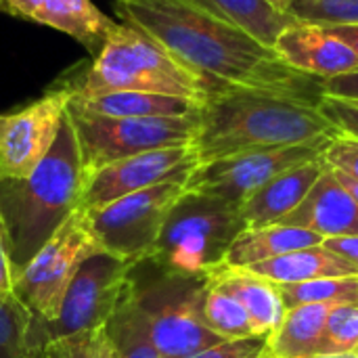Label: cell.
Wrapping results in <instances>:
<instances>
[{
	"mask_svg": "<svg viewBox=\"0 0 358 358\" xmlns=\"http://www.w3.org/2000/svg\"><path fill=\"white\" fill-rule=\"evenodd\" d=\"M243 229L248 224L237 203L185 189L147 258L170 273L210 275L224 266V258Z\"/></svg>",
	"mask_w": 358,
	"mask_h": 358,
	"instance_id": "8992f818",
	"label": "cell"
},
{
	"mask_svg": "<svg viewBox=\"0 0 358 358\" xmlns=\"http://www.w3.org/2000/svg\"><path fill=\"white\" fill-rule=\"evenodd\" d=\"M13 285H15V268L10 260V239L6 224L0 216V294L13 296Z\"/></svg>",
	"mask_w": 358,
	"mask_h": 358,
	"instance_id": "e575fe53",
	"label": "cell"
},
{
	"mask_svg": "<svg viewBox=\"0 0 358 358\" xmlns=\"http://www.w3.org/2000/svg\"><path fill=\"white\" fill-rule=\"evenodd\" d=\"M271 6H275L277 10H281V13H287L289 15V2L292 0H266Z\"/></svg>",
	"mask_w": 358,
	"mask_h": 358,
	"instance_id": "f35d334b",
	"label": "cell"
},
{
	"mask_svg": "<svg viewBox=\"0 0 358 358\" xmlns=\"http://www.w3.org/2000/svg\"><path fill=\"white\" fill-rule=\"evenodd\" d=\"M323 245L358 268V235L357 237H329L323 241Z\"/></svg>",
	"mask_w": 358,
	"mask_h": 358,
	"instance_id": "d590c367",
	"label": "cell"
},
{
	"mask_svg": "<svg viewBox=\"0 0 358 358\" xmlns=\"http://www.w3.org/2000/svg\"><path fill=\"white\" fill-rule=\"evenodd\" d=\"M197 166L199 162L191 145L155 149V151L117 159L86 176L80 210L101 208L124 195L162 182H172V180L187 182Z\"/></svg>",
	"mask_w": 358,
	"mask_h": 358,
	"instance_id": "4fadbf2b",
	"label": "cell"
},
{
	"mask_svg": "<svg viewBox=\"0 0 358 358\" xmlns=\"http://www.w3.org/2000/svg\"><path fill=\"white\" fill-rule=\"evenodd\" d=\"M334 304H306L285 313L283 323L268 336L262 358H308L321 355L325 323Z\"/></svg>",
	"mask_w": 358,
	"mask_h": 358,
	"instance_id": "7402d4cb",
	"label": "cell"
},
{
	"mask_svg": "<svg viewBox=\"0 0 358 358\" xmlns=\"http://www.w3.org/2000/svg\"><path fill=\"white\" fill-rule=\"evenodd\" d=\"M120 21L166 46L180 63L216 86H245L319 107L323 80L287 65L275 48L191 0H115Z\"/></svg>",
	"mask_w": 358,
	"mask_h": 358,
	"instance_id": "6da1fadb",
	"label": "cell"
},
{
	"mask_svg": "<svg viewBox=\"0 0 358 358\" xmlns=\"http://www.w3.org/2000/svg\"><path fill=\"white\" fill-rule=\"evenodd\" d=\"M203 315L208 327L222 340H241V338L260 336L248 310L235 298L212 287V283L206 298Z\"/></svg>",
	"mask_w": 358,
	"mask_h": 358,
	"instance_id": "484cf974",
	"label": "cell"
},
{
	"mask_svg": "<svg viewBox=\"0 0 358 358\" xmlns=\"http://www.w3.org/2000/svg\"><path fill=\"white\" fill-rule=\"evenodd\" d=\"M331 36L346 42L358 55V25H323Z\"/></svg>",
	"mask_w": 358,
	"mask_h": 358,
	"instance_id": "8d00e7d4",
	"label": "cell"
},
{
	"mask_svg": "<svg viewBox=\"0 0 358 358\" xmlns=\"http://www.w3.org/2000/svg\"><path fill=\"white\" fill-rule=\"evenodd\" d=\"M86 216L73 212L42 250L15 275L13 296L34 321L50 323L59 317L65 294L88 256L99 252Z\"/></svg>",
	"mask_w": 358,
	"mask_h": 358,
	"instance_id": "ba28073f",
	"label": "cell"
},
{
	"mask_svg": "<svg viewBox=\"0 0 358 358\" xmlns=\"http://www.w3.org/2000/svg\"><path fill=\"white\" fill-rule=\"evenodd\" d=\"M336 172V176H338V180L346 187V191L355 197V201L358 203V180L355 178H350V176H346V174H342V172H338V170H334Z\"/></svg>",
	"mask_w": 358,
	"mask_h": 358,
	"instance_id": "74e56055",
	"label": "cell"
},
{
	"mask_svg": "<svg viewBox=\"0 0 358 358\" xmlns=\"http://www.w3.org/2000/svg\"><path fill=\"white\" fill-rule=\"evenodd\" d=\"M69 107L105 117H159V115H195L201 103L185 96L157 92H107L99 96H69Z\"/></svg>",
	"mask_w": 358,
	"mask_h": 358,
	"instance_id": "ffe728a7",
	"label": "cell"
},
{
	"mask_svg": "<svg viewBox=\"0 0 358 358\" xmlns=\"http://www.w3.org/2000/svg\"><path fill=\"white\" fill-rule=\"evenodd\" d=\"M208 13L241 27L266 46H275L279 34L296 23L287 13L277 10L266 0H191Z\"/></svg>",
	"mask_w": 358,
	"mask_h": 358,
	"instance_id": "cb8c5ba5",
	"label": "cell"
},
{
	"mask_svg": "<svg viewBox=\"0 0 358 358\" xmlns=\"http://www.w3.org/2000/svg\"><path fill=\"white\" fill-rule=\"evenodd\" d=\"M340 136L319 107L245 86H216L199 107L191 143L197 162L208 164L250 149L289 147Z\"/></svg>",
	"mask_w": 358,
	"mask_h": 358,
	"instance_id": "7a4b0ae2",
	"label": "cell"
},
{
	"mask_svg": "<svg viewBox=\"0 0 358 358\" xmlns=\"http://www.w3.org/2000/svg\"><path fill=\"white\" fill-rule=\"evenodd\" d=\"M325 168V157H317L313 162L285 170L266 185H262L239 206L245 224L250 229H258L281 222L304 201V197L310 193Z\"/></svg>",
	"mask_w": 358,
	"mask_h": 358,
	"instance_id": "e0dca14e",
	"label": "cell"
},
{
	"mask_svg": "<svg viewBox=\"0 0 358 358\" xmlns=\"http://www.w3.org/2000/svg\"><path fill=\"white\" fill-rule=\"evenodd\" d=\"M86 176L94 170L138 153L191 145L199 113L195 115H159V117H105L84 113L67 105Z\"/></svg>",
	"mask_w": 358,
	"mask_h": 358,
	"instance_id": "52a82bcc",
	"label": "cell"
},
{
	"mask_svg": "<svg viewBox=\"0 0 358 358\" xmlns=\"http://www.w3.org/2000/svg\"><path fill=\"white\" fill-rule=\"evenodd\" d=\"M0 13L42 23L80 42L92 59L115 25L92 0H0Z\"/></svg>",
	"mask_w": 358,
	"mask_h": 358,
	"instance_id": "5bb4252c",
	"label": "cell"
},
{
	"mask_svg": "<svg viewBox=\"0 0 358 358\" xmlns=\"http://www.w3.org/2000/svg\"><path fill=\"white\" fill-rule=\"evenodd\" d=\"M325 239L315 231L292 227V224H271L258 229H243L233 241L224 266L229 268H250L258 262L285 256L296 250L321 245Z\"/></svg>",
	"mask_w": 358,
	"mask_h": 358,
	"instance_id": "d6986e66",
	"label": "cell"
},
{
	"mask_svg": "<svg viewBox=\"0 0 358 358\" xmlns=\"http://www.w3.org/2000/svg\"><path fill=\"white\" fill-rule=\"evenodd\" d=\"M331 141V136H325L302 145L250 149L208 164H199L189 176L185 189L214 195L241 206L254 191H258L281 172L323 157Z\"/></svg>",
	"mask_w": 358,
	"mask_h": 358,
	"instance_id": "8fae6325",
	"label": "cell"
},
{
	"mask_svg": "<svg viewBox=\"0 0 358 358\" xmlns=\"http://www.w3.org/2000/svg\"><path fill=\"white\" fill-rule=\"evenodd\" d=\"M308 358H358V350H355V352H338V355H317V357Z\"/></svg>",
	"mask_w": 358,
	"mask_h": 358,
	"instance_id": "ab89813d",
	"label": "cell"
},
{
	"mask_svg": "<svg viewBox=\"0 0 358 358\" xmlns=\"http://www.w3.org/2000/svg\"><path fill=\"white\" fill-rule=\"evenodd\" d=\"M279 292L287 310L306 304H350L358 302V277L283 283Z\"/></svg>",
	"mask_w": 358,
	"mask_h": 358,
	"instance_id": "d4e9b609",
	"label": "cell"
},
{
	"mask_svg": "<svg viewBox=\"0 0 358 358\" xmlns=\"http://www.w3.org/2000/svg\"><path fill=\"white\" fill-rule=\"evenodd\" d=\"M105 336L113 358H162L151 334V323L138 304L130 281L126 283L113 315L105 323Z\"/></svg>",
	"mask_w": 358,
	"mask_h": 358,
	"instance_id": "603a6c76",
	"label": "cell"
},
{
	"mask_svg": "<svg viewBox=\"0 0 358 358\" xmlns=\"http://www.w3.org/2000/svg\"><path fill=\"white\" fill-rule=\"evenodd\" d=\"M31 315L15 298L0 294V358H36L29 348Z\"/></svg>",
	"mask_w": 358,
	"mask_h": 358,
	"instance_id": "4316f807",
	"label": "cell"
},
{
	"mask_svg": "<svg viewBox=\"0 0 358 358\" xmlns=\"http://www.w3.org/2000/svg\"><path fill=\"white\" fill-rule=\"evenodd\" d=\"M323 92H325V96L358 103V71L323 80Z\"/></svg>",
	"mask_w": 358,
	"mask_h": 358,
	"instance_id": "836d02e7",
	"label": "cell"
},
{
	"mask_svg": "<svg viewBox=\"0 0 358 358\" xmlns=\"http://www.w3.org/2000/svg\"><path fill=\"white\" fill-rule=\"evenodd\" d=\"M84 185L86 168L71 120L65 115L40 166L25 178L0 180V216L8 231L15 275L80 210Z\"/></svg>",
	"mask_w": 358,
	"mask_h": 358,
	"instance_id": "3957f363",
	"label": "cell"
},
{
	"mask_svg": "<svg viewBox=\"0 0 358 358\" xmlns=\"http://www.w3.org/2000/svg\"><path fill=\"white\" fill-rule=\"evenodd\" d=\"M289 15L313 25H358V0H292Z\"/></svg>",
	"mask_w": 358,
	"mask_h": 358,
	"instance_id": "83f0119b",
	"label": "cell"
},
{
	"mask_svg": "<svg viewBox=\"0 0 358 358\" xmlns=\"http://www.w3.org/2000/svg\"><path fill=\"white\" fill-rule=\"evenodd\" d=\"M69 94L52 86L38 101L0 115V180L29 176L48 155L67 115Z\"/></svg>",
	"mask_w": 358,
	"mask_h": 358,
	"instance_id": "7c38bea8",
	"label": "cell"
},
{
	"mask_svg": "<svg viewBox=\"0 0 358 358\" xmlns=\"http://www.w3.org/2000/svg\"><path fill=\"white\" fill-rule=\"evenodd\" d=\"M268 334L241 338V340H224L203 352H197L191 358H262L266 355Z\"/></svg>",
	"mask_w": 358,
	"mask_h": 358,
	"instance_id": "4dcf8cb0",
	"label": "cell"
},
{
	"mask_svg": "<svg viewBox=\"0 0 358 358\" xmlns=\"http://www.w3.org/2000/svg\"><path fill=\"white\" fill-rule=\"evenodd\" d=\"M273 48L294 69L321 80L358 71L357 52L323 25L296 21L279 34Z\"/></svg>",
	"mask_w": 358,
	"mask_h": 358,
	"instance_id": "9a60e30c",
	"label": "cell"
},
{
	"mask_svg": "<svg viewBox=\"0 0 358 358\" xmlns=\"http://www.w3.org/2000/svg\"><path fill=\"white\" fill-rule=\"evenodd\" d=\"M40 358H113V355L103 327L55 340L40 350Z\"/></svg>",
	"mask_w": 358,
	"mask_h": 358,
	"instance_id": "f546056e",
	"label": "cell"
},
{
	"mask_svg": "<svg viewBox=\"0 0 358 358\" xmlns=\"http://www.w3.org/2000/svg\"><path fill=\"white\" fill-rule=\"evenodd\" d=\"M323 157L331 170H338L358 180V138L346 136V134L336 136L325 149Z\"/></svg>",
	"mask_w": 358,
	"mask_h": 358,
	"instance_id": "1f68e13d",
	"label": "cell"
},
{
	"mask_svg": "<svg viewBox=\"0 0 358 358\" xmlns=\"http://www.w3.org/2000/svg\"><path fill=\"white\" fill-rule=\"evenodd\" d=\"M252 273L266 277L268 281L283 283H304L315 279H338V277H358V268L329 252L323 243L289 252L285 256L258 262L250 266Z\"/></svg>",
	"mask_w": 358,
	"mask_h": 358,
	"instance_id": "44dd1931",
	"label": "cell"
},
{
	"mask_svg": "<svg viewBox=\"0 0 358 358\" xmlns=\"http://www.w3.org/2000/svg\"><path fill=\"white\" fill-rule=\"evenodd\" d=\"M277 224H292L315 231L323 239L357 237L358 203L327 166L304 201Z\"/></svg>",
	"mask_w": 358,
	"mask_h": 358,
	"instance_id": "2e32d148",
	"label": "cell"
},
{
	"mask_svg": "<svg viewBox=\"0 0 358 358\" xmlns=\"http://www.w3.org/2000/svg\"><path fill=\"white\" fill-rule=\"evenodd\" d=\"M319 109L340 130V134L358 138V105L334 96H323Z\"/></svg>",
	"mask_w": 358,
	"mask_h": 358,
	"instance_id": "d6a6232c",
	"label": "cell"
},
{
	"mask_svg": "<svg viewBox=\"0 0 358 358\" xmlns=\"http://www.w3.org/2000/svg\"><path fill=\"white\" fill-rule=\"evenodd\" d=\"M210 283L218 292L235 298L252 317L260 334H273L285 319V304L281 300L279 285L250 268L220 266L210 273Z\"/></svg>",
	"mask_w": 358,
	"mask_h": 358,
	"instance_id": "ac0fdd59",
	"label": "cell"
},
{
	"mask_svg": "<svg viewBox=\"0 0 358 358\" xmlns=\"http://www.w3.org/2000/svg\"><path fill=\"white\" fill-rule=\"evenodd\" d=\"M130 287L143 306L162 358H191L220 342L203 315L210 275H178L145 258L132 264Z\"/></svg>",
	"mask_w": 358,
	"mask_h": 358,
	"instance_id": "5b68a950",
	"label": "cell"
},
{
	"mask_svg": "<svg viewBox=\"0 0 358 358\" xmlns=\"http://www.w3.org/2000/svg\"><path fill=\"white\" fill-rule=\"evenodd\" d=\"M36 358H40V352H38V355H36Z\"/></svg>",
	"mask_w": 358,
	"mask_h": 358,
	"instance_id": "60d3db41",
	"label": "cell"
},
{
	"mask_svg": "<svg viewBox=\"0 0 358 358\" xmlns=\"http://www.w3.org/2000/svg\"><path fill=\"white\" fill-rule=\"evenodd\" d=\"M355 105H358V103H355Z\"/></svg>",
	"mask_w": 358,
	"mask_h": 358,
	"instance_id": "b9f144b4",
	"label": "cell"
},
{
	"mask_svg": "<svg viewBox=\"0 0 358 358\" xmlns=\"http://www.w3.org/2000/svg\"><path fill=\"white\" fill-rule=\"evenodd\" d=\"M69 96H99L107 92H157L201 103L208 84L180 63L166 46L143 29L124 21L115 23L90 65L73 67L57 82Z\"/></svg>",
	"mask_w": 358,
	"mask_h": 358,
	"instance_id": "277c9868",
	"label": "cell"
},
{
	"mask_svg": "<svg viewBox=\"0 0 358 358\" xmlns=\"http://www.w3.org/2000/svg\"><path fill=\"white\" fill-rule=\"evenodd\" d=\"M358 350V302L334 304L325 323L321 355Z\"/></svg>",
	"mask_w": 358,
	"mask_h": 358,
	"instance_id": "f1b7e54d",
	"label": "cell"
},
{
	"mask_svg": "<svg viewBox=\"0 0 358 358\" xmlns=\"http://www.w3.org/2000/svg\"><path fill=\"white\" fill-rule=\"evenodd\" d=\"M130 268V262L103 250L88 256L65 294L59 317L50 323L31 319L29 348L40 352L65 336L103 329L122 298Z\"/></svg>",
	"mask_w": 358,
	"mask_h": 358,
	"instance_id": "9c48e42d",
	"label": "cell"
},
{
	"mask_svg": "<svg viewBox=\"0 0 358 358\" xmlns=\"http://www.w3.org/2000/svg\"><path fill=\"white\" fill-rule=\"evenodd\" d=\"M185 185L180 180L162 182L107 206L82 210L96 245L130 264L145 260L155 248L172 206L185 193Z\"/></svg>",
	"mask_w": 358,
	"mask_h": 358,
	"instance_id": "30bf717a",
	"label": "cell"
}]
</instances>
